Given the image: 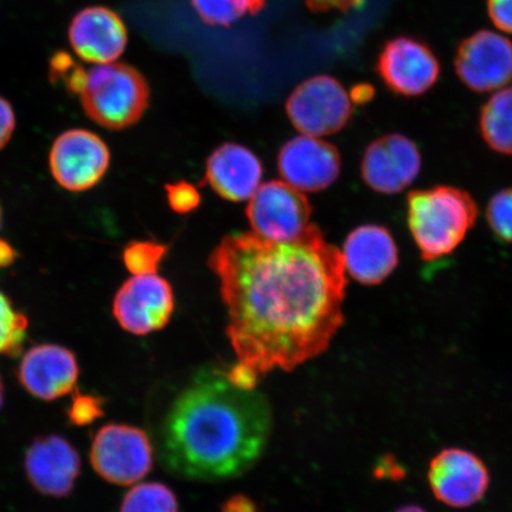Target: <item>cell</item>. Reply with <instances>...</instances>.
Wrapping results in <instances>:
<instances>
[{
	"instance_id": "836d02e7",
	"label": "cell",
	"mask_w": 512,
	"mask_h": 512,
	"mask_svg": "<svg viewBox=\"0 0 512 512\" xmlns=\"http://www.w3.org/2000/svg\"><path fill=\"white\" fill-rule=\"evenodd\" d=\"M377 475H386L387 477L398 479L403 475V472L400 466H396V464L392 462V459L388 458L382 460L379 470H377Z\"/></svg>"
},
{
	"instance_id": "603a6c76",
	"label": "cell",
	"mask_w": 512,
	"mask_h": 512,
	"mask_svg": "<svg viewBox=\"0 0 512 512\" xmlns=\"http://www.w3.org/2000/svg\"><path fill=\"white\" fill-rule=\"evenodd\" d=\"M29 320L0 290V355L16 357L27 339Z\"/></svg>"
},
{
	"instance_id": "f1b7e54d",
	"label": "cell",
	"mask_w": 512,
	"mask_h": 512,
	"mask_svg": "<svg viewBox=\"0 0 512 512\" xmlns=\"http://www.w3.org/2000/svg\"><path fill=\"white\" fill-rule=\"evenodd\" d=\"M16 130V115L10 102L0 96V151L9 144Z\"/></svg>"
},
{
	"instance_id": "30bf717a",
	"label": "cell",
	"mask_w": 512,
	"mask_h": 512,
	"mask_svg": "<svg viewBox=\"0 0 512 512\" xmlns=\"http://www.w3.org/2000/svg\"><path fill=\"white\" fill-rule=\"evenodd\" d=\"M377 73L390 91L415 98L438 82L440 63L425 42L400 36L384 44L376 64Z\"/></svg>"
},
{
	"instance_id": "9c48e42d",
	"label": "cell",
	"mask_w": 512,
	"mask_h": 512,
	"mask_svg": "<svg viewBox=\"0 0 512 512\" xmlns=\"http://www.w3.org/2000/svg\"><path fill=\"white\" fill-rule=\"evenodd\" d=\"M175 311L169 281L156 274L132 275L113 299V316L125 331L146 336L165 328Z\"/></svg>"
},
{
	"instance_id": "ba28073f",
	"label": "cell",
	"mask_w": 512,
	"mask_h": 512,
	"mask_svg": "<svg viewBox=\"0 0 512 512\" xmlns=\"http://www.w3.org/2000/svg\"><path fill=\"white\" fill-rule=\"evenodd\" d=\"M246 214L254 234L268 241L288 242L309 227L312 207L303 191L272 181L256 190Z\"/></svg>"
},
{
	"instance_id": "1f68e13d",
	"label": "cell",
	"mask_w": 512,
	"mask_h": 512,
	"mask_svg": "<svg viewBox=\"0 0 512 512\" xmlns=\"http://www.w3.org/2000/svg\"><path fill=\"white\" fill-rule=\"evenodd\" d=\"M375 89L368 83H361L351 89L350 99L354 105H364L374 98Z\"/></svg>"
},
{
	"instance_id": "f546056e",
	"label": "cell",
	"mask_w": 512,
	"mask_h": 512,
	"mask_svg": "<svg viewBox=\"0 0 512 512\" xmlns=\"http://www.w3.org/2000/svg\"><path fill=\"white\" fill-rule=\"evenodd\" d=\"M364 0H306V6L313 14H322L331 10L348 12L360 8Z\"/></svg>"
},
{
	"instance_id": "3957f363",
	"label": "cell",
	"mask_w": 512,
	"mask_h": 512,
	"mask_svg": "<svg viewBox=\"0 0 512 512\" xmlns=\"http://www.w3.org/2000/svg\"><path fill=\"white\" fill-rule=\"evenodd\" d=\"M56 57V74L66 81L70 91L80 95L83 111L95 124L121 131L143 118L151 92L136 68L113 62L85 70L68 64V56Z\"/></svg>"
},
{
	"instance_id": "4316f807",
	"label": "cell",
	"mask_w": 512,
	"mask_h": 512,
	"mask_svg": "<svg viewBox=\"0 0 512 512\" xmlns=\"http://www.w3.org/2000/svg\"><path fill=\"white\" fill-rule=\"evenodd\" d=\"M165 190L170 208L178 214H189L200 207V192L188 182L166 184Z\"/></svg>"
},
{
	"instance_id": "6da1fadb",
	"label": "cell",
	"mask_w": 512,
	"mask_h": 512,
	"mask_svg": "<svg viewBox=\"0 0 512 512\" xmlns=\"http://www.w3.org/2000/svg\"><path fill=\"white\" fill-rule=\"evenodd\" d=\"M209 267L220 280L236 358L261 380L322 355L342 328L347 270L316 224L288 242L228 235Z\"/></svg>"
},
{
	"instance_id": "9a60e30c",
	"label": "cell",
	"mask_w": 512,
	"mask_h": 512,
	"mask_svg": "<svg viewBox=\"0 0 512 512\" xmlns=\"http://www.w3.org/2000/svg\"><path fill=\"white\" fill-rule=\"evenodd\" d=\"M80 368L72 351L56 344L32 347L22 357L18 381L35 398L54 401L73 392Z\"/></svg>"
},
{
	"instance_id": "ffe728a7",
	"label": "cell",
	"mask_w": 512,
	"mask_h": 512,
	"mask_svg": "<svg viewBox=\"0 0 512 512\" xmlns=\"http://www.w3.org/2000/svg\"><path fill=\"white\" fill-rule=\"evenodd\" d=\"M479 130L492 150L512 156V87L499 89L486 101L479 115Z\"/></svg>"
},
{
	"instance_id": "8fae6325",
	"label": "cell",
	"mask_w": 512,
	"mask_h": 512,
	"mask_svg": "<svg viewBox=\"0 0 512 512\" xmlns=\"http://www.w3.org/2000/svg\"><path fill=\"white\" fill-rule=\"evenodd\" d=\"M454 68L471 91L497 92L512 81V42L495 31L479 30L460 43Z\"/></svg>"
},
{
	"instance_id": "e575fe53",
	"label": "cell",
	"mask_w": 512,
	"mask_h": 512,
	"mask_svg": "<svg viewBox=\"0 0 512 512\" xmlns=\"http://www.w3.org/2000/svg\"><path fill=\"white\" fill-rule=\"evenodd\" d=\"M395 512H426V511L420 507H416V505H407V507H403Z\"/></svg>"
},
{
	"instance_id": "8d00e7d4",
	"label": "cell",
	"mask_w": 512,
	"mask_h": 512,
	"mask_svg": "<svg viewBox=\"0 0 512 512\" xmlns=\"http://www.w3.org/2000/svg\"><path fill=\"white\" fill-rule=\"evenodd\" d=\"M2 223H3V209H2V206H0V229H2Z\"/></svg>"
},
{
	"instance_id": "277c9868",
	"label": "cell",
	"mask_w": 512,
	"mask_h": 512,
	"mask_svg": "<svg viewBox=\"0 0 512 512\" xmlns=\"http://www.w3.org/2000/svg\"><path fill=\"white\" fill-rule=\"evenodd\" d=\"M469 192L450 185L412 191L407 201L409 232L421 258L434 261L452 254L478 219Z\"/></svg>"
},
{
	"instance_id": "52a82bcc",
	"label": "cell",
	"mask_w": 512,
	"mask_h": 512,
	"mask_svg": "<svg viewBox=\"0 0 512 512\" xmlns=\"http://www.w3.org/2000/svg\"><path fill=\"white\" fill-rule=\"evenodd\" d=\"M110 164L111 151L105 140L83 128L61 133L49 152L51 175L61 188L70 192L94 188Z\"/></svg>"
},
{
	"instance_id": "d4e9b609",
	"label": "cell",
	"mask_w": 512,
	"mask_h": 512,
	"mask_svg": "<svg viewBox=\"0 0 512 512\" xmlns=\"http://www.w3.org/2000/svg\"><path fill=\"white\" fill-rule=\"evenodd\" d=\"M486 219L499 240L512 243V188L499 191L491 198Z\"/></svg>"
},
{
	"instance_id": "cb8c5ba5",
	"label": "cell",
	"mask_w": 512,
	"mask_h": 512,
	"mask_svg": "<svg viewBox=\"0 0 512 512\" xmlns=\"http://www.w3.org/2000/svg\"><path fill=\"white\" fill-rule=\"evenodd\" d=\"M168 247L152 241H132L124 249L123 261L132 275L156 274Z\"/></svg>"
},
{
	"instance_id": "d590c367",
	"label": "cell",
	"mask_w": 512,
	"mask_h": 512,
	"mask_svg": "<svg viewBox=\"0 0 512 512\" xmlns=\"http://www.w3.org/2000/svg\"><path fill=\"white\" fill-rule=\"evenodd\" d=\"M3 402H4V386H3L2 379H0V408L3 407Z\"/></svg>"
},
{
	"instance_id": "2e32d148",
	"label": "cell",
	"mask_w": 512,
	"mask_h": 512,
	"mask_svg": "<svg viewBox=\"0 0 512 512\" xmlns=\"http://www.w3.org/2000/svg\"><path fill=\"white\" fill-rule=\"evenodd\" d=\"M29 482L42 495L66 497L73 491L81 471V458L60 435L38 438L24 459Z\"/></svg>"
},
{
	"instance_id": "8992f818",
	"label": "cell",
	"mask_w": 512,
	"mask_h": 512,
	"mask_svg": "<svg viewBox=\"0 0 512 512\" xmlns=\"http://www.w3.org/2000/svg\"><path fill=\"white\" fill-rule=\"evenodd\" d=\"M352 105L341 82L318 75L294 89L286 101V112L299 132L319 138L343 130L351 118Z\"/></svg>"
},
{
	"instance_id": "d6986e66",
	"label": "cell",
	"mask_w": 512,
	"mask_h": 512,
	"mask_svg": "<svg viewBox=\"0 0 512 512\" xmlns=\"http://www.w3.org/2000/svg\"><path fill=\"white\" fill-rule=\"evenodd\" d=\"M260 159L247 147L226 143L211 153L207 160L204 183L224 200H251L262 178Z\"/></svg>"
},
{
	"instance_id": "4dcf8cb0",
	"label": "cell",
	"mask_w": 512,
	"mask_h": 512,
	"mask_svg": "<svg viewBox=\"0 0 512 512\" xmlns=\"http://www.w3.org/2000/svg\"><path fill=\"white\" fill-rule=\"evenodd\" d=\"M221 512H260L258 504L246 495H235L222 504Z\"/></svg>"
},
{
	"instance_id": "5bb4252c",
	"label": "cell",
	"mask_w": 512,
	"mask_h": 512,
	"mask_svg": "<svg viewBox=\"0 0 512 512\" xmlns=\"http://www.w3.org/2000/svg\"><path fill=\"white\" fill-rule=\"evenodd\" d=\"M341 164L336 146L305 134L287 142L278 156L280 176L303 192L329 188L341 174Z\"/></svg>"
},
{
	"instance_id": "d6a6232c",
	"label": "cell",
	"mask_w": 512,
	"mask_h": 512,
	"mask_svg": "<svg viewBox=\"0 0 512 512\" xmlns=\"http://www.w3.org/2000/svg\"><path fill=\"white\" fill-rule=\"evenodd\" d=\"M17 259V253L8 242L0 240V268L9 267Z\"/></svg>"
},
{
	"instance_id": "7a4b0ae2",
	"label": "cell",
	"mask_w": 512,
	"mask_h": 512,
	"mask_svg": "<svg viewBox=\"0 0 512 512\" xmlns=\"http://www.w3.org/2000/svg\"><path fill=\"white\" fill-rule=\"evenodd\" d=\"M272 426L266 396L234 386L227 368L210 364L171 402L158 430V457L165 470L183 479L240 477L264 454Z\"/></svg>"
},
{
	"instance_id": "e0dca14e",
	"label": "cell",
	"mask_w": 512,
	"mask_h": 512,
	"mask_svg": "<svg viewBox=\"0 0 512 512\" xmlns=\"http://www.w3.org/2000/svg\"><path fill=\"white\" fill-rule=\"evenodd\" d=\"M69 41L83 61L106 64L117 61L127 44L123 19L105 6L83 9L69 28Z\"/></svg>"
},
{
	"instance_id": "5b68a950",
	"label": "cell",
	"mask_w": 512,
	"mask_h": 512,
	"mask_svg": "<svg viewBox=\"0 0 512 512\" xmlns=\"http://www.w3.org/2000/svg\"><path fill=\"white\" fill-rule=\"evenodd\" d=\"M89 458L106 482L132 485L152 470L153 446L149 435L138 427L108 424L95 434Z\"/></svg>"
},
{
	"instance_id": "7402d4cb",
	"label": "cell",
	"mask_w": 512,
	"mask_h": 512,
	"mask_svg": "<svg viewBox=\"0 0 512 512\" xmlns=\"http://www.w3.org/2000/svg\"><path fill=\"white\" fill-rule=\"evenodd\" d=\"M204 23L213 27H229L246 15H256L265 8L266 0H191Z\"/></svg>"
},
{
	"instance_id": "44dd1931",
	"label": "cell",
	"mask_w": 512,
	"mask_h": 512,
	"mask_svg": "<svg viewBox=\"0 0 512 512\" xmlns=\"http://www.w3.org/2000/svg\"><path fill=\"white\" fill-rule=\"evenodd\" d=\"M119 512H179L178 499L163 483L137 484L127 492Z\"/></svg>"
},
{
	"instance_id": "484cf974",
	"label": "cell",
	"mask_w": 512,
	"mask_h": 512,
	"mask_svg": "<svg viewBox=\"0 0 512 512\" xmlns=\"http://www.w3.org/2000/svg\"><path fill=\"white\" fill-rule=\"evenodd\" d=\"M104 400L92 394L76 392L67 411L70 424L83 427L104 416Z\"/></svg>"
},
{
	"instance_id": "ac0fdd59",
	"label": "cell",
	"mask_w": 512,
	"mask_h": 512,
	"mask_svg": "<svg viewBox=\"0 0 512 512\" xmlns=\"http://www.w3.org/2000/svg\"><path fill=\"white\" fill-rule=\"evenodd\" d=\"M345 270L358 283L379 285L399 264L398 246L387 228L366 224L352 230L344 242Z\"/></svg>"
},
{
	"instance_id": "4fadbf2b",
	"label": "cell",
	"mask_w": 512,
	"mask_h": 512,
	"mask_svg": "<svg viewBox=\"0 0 512 512\" xmlns=\"http://www.w3.org/2000/svg\"><path fill=\"white\" fill-rule=\"evenodd\" d=\"M422 159L413 140L394 133L371 143L361 164L363 181L380 194H398L413 184L421 171Z\"/></svg>"
},
{
	"instance_id": "83f0119b",
	"label": "cell",
	"mask_w": 512,
	"mask_h": 512,
	"mask_svg": "<svg viewBox=\"0 0 512 512\" xmlns=\"http://www.w3.org/2000/svg\"><path fill=\"white\" fill-rule=\"evenodd\" d=\"M488 14L497 29L512 34V0H488Z\"/></svg>"
},
{
	"instance_id": "7c38bea8",
	"label": "cell",
	"mask_w": 512,
	"mask_h": 512,
	"mask_svg": "<svg viewBox=\"0 0 512 512\" xmlns=\"http://www.w3.org/2000/svg\"><path fill=\"white\" fill-rule=\"evenodd\" d=\"M428 480L438 501L452 508H469L484 497L489 471L476 454L447 448L432 460Z\"/></svg>"
}]
</instances>
